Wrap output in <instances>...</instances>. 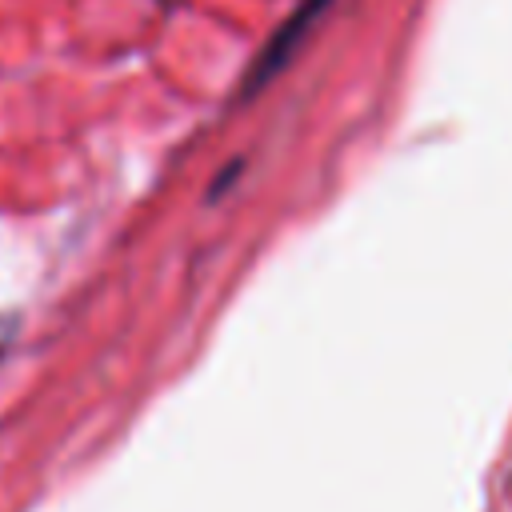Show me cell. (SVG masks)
<instances>
[{
	"instance_id": "1",
	"label": "cell",
	"mask_w": 512,
	"mask_h": 512,
	"mask_svg": "<svg viewBox=\"0 0 512 512\" xmlns=\"http://www.w3.org/2000/svg\"><path fill=\"white\" fill-rule=\"evenodd\" d=\"M328 8V0H300L296 4V12L268 36V44H264V52L252 60V68H248V76H244V88H240V96H256L292 56H296V48L304 44V36L312 32V24H316V16Z\"/></svg>"
}]
</instances>
